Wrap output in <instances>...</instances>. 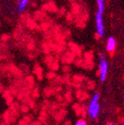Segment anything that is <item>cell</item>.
I'll list each match as a JSON object with an SVG mask.
<instances>
[{
	"mask_svg": "<svg viewBox=\"0 0 124 125\" xmlns=\"http://www.w3.org/2000/svg\"><path fill=\"white\" fill-rule=\"evenodd\" d=\"M99 99H100V95H99V93H95L94 96H92L91 101H90V103H89V107H88V114H89V117H90L91 119H96L99 113H100L101 106H100Z\"/></svg>",
	"mask_w": 124,
	"mask_h": 125,
	"instance_id": "obj_1",
	"label": "cell"
},
{
	"mask_svg": "<svg viewBox=\"0 0 124 125\" xmlns=\"http://www.w3.org/2000/svg\"><path fill=\"white\" fill-rule=\"evenodd\" d=\"M109 71V62L105 58L103 53L100 54V61H99V76L101 82H104L106 80Z\"/></svg>",
	"mask_w": 124,
	"mask_h": 125,
	"instance_id": "obj_2",
	"label": "cell"
},
{
	"mask_svg": "<svg viewBox=\"0 0 124 125\" xmlns=\"http://www.w3.org/2000/svg\"><path fill=\"white\" fill-rule=\"evenodd\" d=\"M95 25H96V32L99 37L104 36V24H103V13L97 11L95 16Z\"/></svg>",
	"mask_w": 124,
	"mask_h": 125,
	"instance_id": "obj_3",
	"label": "cell"
},
{
	"mask_svg": "<svg viewBox=\"0 0 124 125\" xmlns=\"http://www.w3.org/2000/svg\"><path fill=\"white\" fill-rule=\"evenodd\" d=\"M115 47H116V41L114 39V37H109L107 40V51H109V53H112L115 50Z\"/></svg>",
	"mask_w": 124,
	"mask_h": 125,
	"instance_id": "obj_4",
	"label": "cell"
},
{
	"mask_svg": "<svg viewBox=\"0 0 124 125\" xmlns=\"http://www.w3.org/2000/svg\"><path fill=\"white\" fill-rule=\"evenodd\" d=\"M28 3H29V0H19L18 6V11L19 13H21L25 10L26 6L28 5Z\"/></svg>",
	"mask_w": 124,
	"mask_h": 125,
	"instance_id": "obj_5",
	"label": "cell"
},
{
	"mask_svg": "<svg viewBox=\"0 0 124 125\" xmlns=\"http://www.w3.org/2000/svg\"><path fill=\"white\" fill-rule=\"evenodd\" d=\"M96 2H97V6H98V11L103 13L105 9L104 0H96Z\"/></svg>",
	"mask_w": 124,
	"mask_h": 125,
	"instance_id": "obj_6",
	"label": "cell"
},
{
	"mask_svg": "<svg viewBox=\"0 0 124 125\" xmlns=\"http://www.w3.org/2000/svg\"><path fill=\"white\" fill-rule=\"evenodd\" d=\"M75 125H88V124H87V122H86L85 120L80 119V120H78V121L76 122Z\"/></svg>",
	"mask_w": 124,
	"mask_h": 125,
	"instance_id": "obj_7",
	"label": "cell"
}]
</instances>
